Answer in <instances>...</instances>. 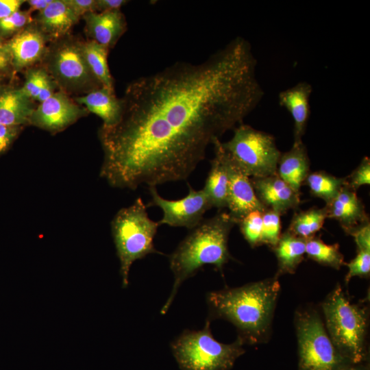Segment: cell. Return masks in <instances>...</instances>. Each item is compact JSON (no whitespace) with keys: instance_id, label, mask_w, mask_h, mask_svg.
<instances>
[{"instance_id":"1","label":"cell","mask_w":370,"mask_h":370,"mask_svg":"<svg viewBox=\"0 0 370 370\" xmlns=\"http://www.w3.org/2000/svg\"><path fill=\"white\" fill-rule=\"evenodd\" d=\"M256 65L251 44L238 36L200 63L178 62L131 82L119 121L99 130L100 176L130 190L186 180L208 146L262 100Z\"/></svg>"},{"instance_id":"2","label":"cell","mask_w":370,"mask_h":370,"mask_svg":"<svg viewBox=\"0 0 370 370\" xmlns=\"http://www.w3.org/2000/svg\"><path fill=\"white\" fill-rule=\"evenodd\" d=\"M280 288L278 277L275 275L242 286L209 292L207 319L230 322L244 345L265 343L271 334Z\"/></svg>"},{"instance_id":"3","label":"cell","mask_w":370,"mask_h":370,"mask_svg":"<svg viewBox=\"0 0 370 370\" xmlns=\"http://www.w3.org/2000/svg\"><path fill=\"white\" fill-rule=\"evenodd\" d=\"M236 221L228 212H221L203 219L169 256V267L174 282L171 292L160 313L170 308L182 283L206 264L213 265L223 273L224 265L231 258L228 238Z\"/></svg>"},{"instance_id":"4","label":"cell","mask_w":370,"mask_h":370,"mask_svg":"<svg viewBox=\"0 0 370 370\" xmlns=\"http://www.w3.org/2000/svg\"><path fill=\"white\" fill-rule=\"evenodd\" d=\"M326 331L337 351L353 365L367 360V307L352 303L338 284L321 305Z\"/></svg>"},{"instance_id":"5","label":"cell","mask_w":370,"mask_h":370,"mask_svg":"<svg viewBox=\"0 0 370 370\" xmlns=\"http://www.w3.org/2000/svg\"><path fill=\"white\" fill-rule=\"evenodd\" d=\"M160 225L148 216L147 206L141 197L130 206L118 211L111 223L112 234L120 261L122 287L129 284V273L132 264L149 254L160 253L153 238Z\"/></svg>"},{"instance_id":"6","label":"cell","mask_w":370,"mask_h":370,"mask_svg":"<svg viewBox=\"0 0 370 370\" xmlns=\"http://www.w3.org/2000/svg\"><path fill=\"white\" fill-rule=\"evenodd\" d=\"M206 319L199 330H184L171 343V349L181 370H230L245 350L238 337L230 344L217 341Z\"/></svg>"},{"instance_id":"7","label":"cell","mask_w":370,"mask_h":370,"mask_svg":"<svg viewBox=\"0 0 370 370\" xmlns=\"http://www.w3.org/2000/svg\"><path fill=\"white\" fill-rule=\"evenodd\" d=\"M295 325L298 346V370H341L353 365L337 351L316 310H297Z\"/></svg>"},{"instance_id":"8","label":"cell","mask_w":370,"mask_h":370,"mask_svg":"<svg viewBox=\"0 0 370 370\" xmlns=\"http://www.w3.org/2000/svg\"><path fill=\"white\" fill-rule=\"evenodd\" d=\"M44 69L64 92H89L102 87L88 68L82 42L67 35L54 40L42 59Z\"/></svg>"},{"instance_id":"9","label":"cell","mask_w":370,"mask_h":370,"mask_svg":"<svg viewBox=\"0 0 370 370\" xmlns=\"http://www.w3.org/2000/svg\"><path fill=\"white\" fill-rule=\"evenodd\" d=\"M227 153L250 177L276 173L281 152L270 134L241 123L234 128L232 138L222 143Z\"/></svg>"},{"instance_id":"10","label":"cell","mask_w":370,"mask_h":370,"mask_svg":"<svg viewBox=\"0 0 370 370\" xmlns=\"http://www.w3.org/2000/svg\"><path fill=\"white\" fill-rule=\"evenodd\" d=\"M188 188L186 197L170 200L162 197L156 186L149 187L151 197L149 206H158L163 212V217L158 221L160 225L192 230L204 219L205 212L212 208L210 199L204 189L197 190L190 186Z\"/></svg>"},{"instance_id":"11","label":"cell","mask_w":370,"mask_h":370,"mask_svg":"<svg viewBox=\"0 0 370 370\" xmlns=\"http://www.w3.org/2000/svg\"><path fill=\"white\" fill-rule=\"evenodd\" d=\"M86 112L87 110L73 102L65 92L58 91L34 108L29 125L54 134L65 130Z\"/></svg>"},{"instance_id":"12","label":"cell","mask_w":370,"mask_h":370,"mask_svg":"<svg viewBox=\"0 0 370 370\" xmlns=\"http://www.w3.org/2000/svg\"><path fill=\"white\" fill-rule=\"evenodd\" d=\"M223 152L228 175L227 208L228 213L238 223L249 212L256 210L263 212L266 209L255 194L250 177L224 149Z\"/></svg>"},{"instance_id":"13","label":"cell","mask_w":370,"mask_h":370,"mask_svg":"<svg viewBox=\"0 0 370 370\" xmlns=\"http://www.w3.org/2000/svg\"><path fill=\"white\" fill-rule=\"evenodd\" d=\"M49 39L35 25H29L5 43L10 53L14 71L29 69L42 60Z\"/></svg>"},{"instance_id":"14","label":"cell","mask_w":370,"mask_h":370,"mask_svg":"<svg viewBox=\"0 0 370 370\" xmlns=\"http://www.w3.org/2000/svg\"><path fill=\"white\" fill-rule=\"evenodd\" d=\"M255 194L265 209L280 215L300 204V193L295 191L275 173L262 177H250Z\"/></svg>"},{"instance_id":"15","label":"cell","mask_w":370,"mask_h":370,"mask_svg":"<svg viewBox=\"0 0 370 370\" xmlns=\"http://www.w3.org/2000/svg\"><path fill=\"white\" fill-rule=\"evenodd\" d=\"M325 208L327 218L337 221L347 234L369 222L362 200L358 197L356 191L351 189L347 183L342 187L337 196L329 204H325Z\"/></svg>"},{"instance_id":"16","label":"cell","mask_w":370,"mask_h":370,"mask_svg":"<svg viewBox=\"0 0 370 370\" xmlns=\"http://www.w3.org/2000/svg\"><path fill=\"white\" fill-rule=\"evenodd\" d=\"M83 17L92 40L108 49L115 45L126 30V21L120 10L90 12Z\"/></svg>"},{"instance_id":"17","label":"cell","mask_w":370,"mask_h":370,"mask_svg":"<svg viewBox=\"0 0 370 370\" xmlns=\"http://www.w3.org/2000/svg\"><path fill=\"white\" fill-rule=\"evenodd\" d=\"M312 92V87L309 83L300 82L279 93L280 105L289 112L293 119V143L303 142L302 138L310 114V97Z\"/></svg>"},{"instance_id":"18","label":"cell","mask_w":370,"mask_h":370,"mask_svg":"<svg viewBox=\"0 0 370 370\" xmlns=\"http://www.w3.org/2000/svg\"><path fill=\"white\" fill-rule=\"evenodd\" d=\"M79 19L65 0H53L38 12L34 23L49 40L54 41L66 36Z\"/></svg>"},{"instance_id":"19","label":"cell","mask_w":370,"mask_h":370,"mask_svg":"<svg viewBox=\"0 0 370 370\" xmlns=\"http://www.w3.org/2000/svg\"><path fill=\"white\" fill-rule=\"evenodd\" d=\"M32 99L21 90L5 85L0 90V124L25 126L34 110Z\"/></svg>"},{"instance_id":"20","label":"cell","mask_w":370,"mask_h":370,"mask_svg":"<svg viewBox=\"0 0 370 370\" xmlns=\"http://www.w3.org/2000/svg\"><path fill=\"white\" fill-rule=\"evenodd\" d=\"M276 173L295 191L300 193L301 186L310 173V160L303 142L293 143L290 150L281 153Z\"/></svg>"},{"instance_id":"21","label":"cell","mask_w":370,"mask_h":370,"mask_svg":"<svg viewBox=\"0 0 370 370\" xmlns=\"http://www.w3.org/2000/svg\"><path fill=\"white\" fill-rule=\"evenodd\" d=\"M212 145L214 157L211 160L210 169L203 189L208 195L212 207L221 210L227 208L228 175L220 139H215Z\"/></svg>"},{"instance_id":"22","label":"cell","mask_w":370,"mask_h":370,"mask_svg":"<svg viewBox=\"0 0 370 370\" xmlns=\"http://www.w3.org/2000/svg\"><path fill=\"white\" fill-rule=\"evenodd\" d=\"M75 100L78 103L84 105L87 111L100 117L103 121V126H113L121 117V99L116 97L114 92L103 86L86 93L84 96L78 97Z\"/></svg>"},{"instance_id":"23","label":"cell","mask_w":370,"mask_h":370,"mask_svg":"<svg viewBox=\"0 0 370 370\" xmlns=\"http://www.w3.org/2000/svg\"><path fill=\"white\" fill-rule=\"evenodd\" d=\"M277 260L276 276L283 274H293L303 261L306 254V239L298 237L286 231L278 243L272 247Z\"/></svg>"},{"instance_id":"24","label":"cell","mask_w":370,"mask_h":370,"mask_svg":"<svg viewBox=\"0 0 370 370\" xmlns=\"http://www.w3.org/2000/svg\"><path fill=\"white\" fill-rule=\"evenodd\" d=\"M82 49L86 64L94 77L103 87L114 92L113 79L108 64V48L91 40L82 42Z\"/></svg>"},{"instance_id":"25","label":"cell","mask_w":370,"mask_h":370,"mask_svg":"<svg viewBox=\"0 0 370 370\" xmlns=\"http://www.w3.org/2000/svg\"><path fill=\"white\" fill-rule=\"evenodd\" d=\"M326 219L327 212L325 207L312 208L295 212L286 231L306 240L315 236L323 227Z\"/></svg>"},{"instance_id":"26","label":"cell","mask_w":370,"mask_h":370,"mask_svg":"<svg viewBox=\"0 0 370 370\" xmlns=\"http://www.w3.org/2000/svg\"><path fill=\"white\" fill-rule=\"evenodd\" d=\"M304 183L312 195L322 199L327 204L337 196L347 181L324 171H316L310 173Z\"/></svg>"},{"instance_id":"27","label":"cell","mask_w":370,"mask_h":370,"mask_svg":"<svg viewBox=\"0 0 370 370\" xmlns=\"http://www.w3.org/2000/svg\"><path fill=\"white\" fill-rule=\"evenodd\" d=\"M305 253L311 260L335 269H340L345 263L338 244H326L318 236L306 240Z\"/></svg>"},{"instance_id":"28","label":"cell","mask_w":370,"mask_h":370,"mask_svg":"<svg viewBox=\"0 0 370 370\" xmlns=\"http://www.w3.org/2000/svg\"><path fill=\"white\" fill-rule=\"evenodd\" d=\"M34 23L29 10H19L0 19V38L6 41Z\"/></svg>"},{"instance_id":"29","label":"cell","mask_w":370,"mask_h":370,"mask_svg":"<svg viewBox=\"0 0 370 370\" xmlns=\"http://www.w3.org/2000/svg\"><path fill=\"white\" fill-rule=\"evenodd\" d=\"M262 213L258 210L251 212L238 223L241 232L251 247L261 245Z\"/></svg>"},{"instance_id":"30","label":"cell","mask_w":370,"mask_h":370,"mask_svg":"<svg viewBox=\"0 0 370 370\" xmlns=\"http://www.w3.org/2000/svg\"><path fill=\"white\" fill-rule=\"evenodd\" d=\"M280 214L266 209L262 213V225L260 243L273 247L281 236Z\"/></svg>"},{"instance_id":"31","label":"cell","mask_w":370,"mask_h":370,"mask_svg":"<svg viewBox=\"0 0 370 370\" xmlns=\"http://www.w3.org/2000/svg\"><path fill=\"white\" fill-rule=\"evenodd\" d=\"M348 268L345 281L348 283L349 280L356 276L369 278L370 275V251L357 250V254L354 258L348 263H345Z\"/></svg>"},{"instance_id":"32","label":"cell","mask_w":370,"mask_h":370,"mask_svg":"<svg viewBox=\"0 0 370 370\" xmlns=\"http://www.w3.org/2000/svg\"><path fill=\"white\" fill-rule=\"evenodd\" d=\"M47 75V72L43 67L27 69L24 84L21 87L22 91L29 99L36 100Z\"/></svg>"},{"instance_id":"33","label":"cell","mask_w":370,"mask_h":370,"mask_svg":"<svg viewBox=\"0 0 370 370\" xmlns=\"http://www.w3.org/2000/svg\"><path fill=\"white\" fill-rule=\"evenodd\" d=\"M347 185L353 190L356 191L363 185L370 184V160L365 156L359 165L346 177Z\"/></svg>"},{"instance_id":"34","label":"cell","mask_w":370,"mask_h":370,"mask_svg":"<svg viewBox=\"0 0 370 370\" xmlns=\"http://www.w3.org/2000/svg\"><path fill=\"white\" fill-rule=\"evenodd\" d=\"M24 126L0 124V156L9 150Z\"/></svg>"},{"instance_id":"35","label":"cell","mask_w":370,"mask_h":370,"mask_svg":"<svg viewBox=\"0 0 370 370\" xmlns=\"http://www.w3.org/2000/svg\"><path fill=\"white\" fill-rule=\"evenodd\" d=\"M349 234L354 238L357 250L370 251V222L362 225Z\"/></svg>"},{"instance_id":"36","label":"cell","mask_w":370,"mask_h":370,"mask_svg":"<svg viewBox=\"0 0 370 370\" xmlns=\"http://www.w3.org/2000/svg\"><path fill=\"white\" fill-rule=\"evenodd\" d=\"M65 1L79 18L88 13L97 12L96 0H65Z\"/></svg>"},{"instance_id":"37","label":"cell","mask_w":370,"mask_h":370,"mask_svg":"<svg viewBox=\"0 0 370 370\" xmlns=\"http://www.w3.org/2000/svg\"><path fill=\"white\" fill-rule=\"evenodd\" d=\"M14 72L15 71L12 65V57L4 42L0 47V75L6 78L12 76Z\"/></svg>"},{"instance_id":"38","label":"cell","mask_w":370,"mask_h":370,"mask_svg":"<svg viewBox=\"0 0 370 370\" xmlns=\"http://www.w3.org/2000/svg\"><path fill=\"white\" fill-rule=\"evenodd\" d=\"M56 86V83L47 73V75L44 79L42 86L36 98V101L41 103L51 97L56 92L55 90Z\"/></svg>"},{"instance_id":"39","label":"cell","mask_w":370,"mask_h":370,"mask_svg":"<svg viewBox=\"0 0 370 370\" xmlns=\"http://www.w3.org/2000/svg\"><path fill=\"white\" fill-rule=\"evenodd\" d=\"M25 2L24 0H0V19L21 10Z\"/></svg>"},{"instance_id":"40","label":"cell","mask_w":370,"mask_h":370,"mask_svg":"<svg viewBox=\"0 0 370 370\" xmlns=\"http://www.w3.org/2000/svg\"><path fill=\"white\" fill-rule=\"evenodd\" d=\"M127 2L125 0H96V8L99 12L117 10Z\"/></svg>"},{"instance_id":"41","label":"cell","mask_w":370,"mask_h":370,"mask_svg":"<svg viewBox=\"0 0 370 370\" xmlns=\"http://www.w3.org/2000/svg\"><path fill=\"white\" fill-rule=\"evenodd\" d=\"M52 1L53 0H29L26 1V2L29 5L28 10L31 12L36 10H38V12L42 11L47 8Z\"/></svg>"},{"instance_id":"42","label":"cell","mask_w":370,"mask_h":370,"mask_svg":"<svg viewBox=\"0 0 370 370\" xmlns=\"http://www.w3.org/2000/svg\"><path fill=\"white\" fill-rule=\"evenodd\" d=\"M341 370H369V367L367 365L359 364V365H349Z\"/></svg>"},{"instance_id":"43","label":"cell","mask_w":370,"mask_h":370,"mask_svg":"<svg viewBox=\"0 0 370 370\" xmlns=\"http://www.w3.org/2000/svg\"><path fill=\"white\" fill-rule=\"evenodd\" d=\"M5 77L0 75V90L5 86L6 84H4Z\"/></svg>"},{"instance_id":"44","label":"cell","mask_w":370,"mask_h":370,"mask_svg":"<svg viewBox=\"0 0 370 370\" xmlns=\"http://www.w3.org/2000/svg\"><path fill=\"white\" fill-rule=\"evenodd\" d=\"M4 42L5 41L0 38V47L4 43Z\"/></svg>"}]
</instances>
